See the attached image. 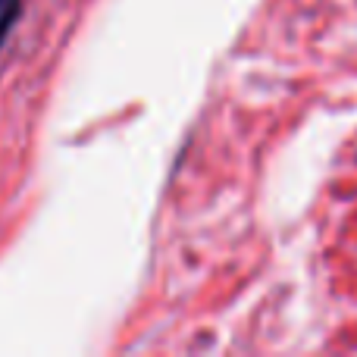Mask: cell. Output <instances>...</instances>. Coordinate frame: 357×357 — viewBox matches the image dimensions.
Masks as SVG:
<instances>
[{
    "instance_id": "1",
    "label": "cell",
    "mask_w": 357,
    "mask_h": 357,
    "mask_svg": "<svg viewBox=\"0 0 357 357\" xmlns=\"http://www.w3.org/2000/svg\"><path fill=\"white\" fill-rule=\"evenodd\" d=\"M22 16V0H0V47H3L10 29L19 22Z\"/></svg>"
}]
</instances>
